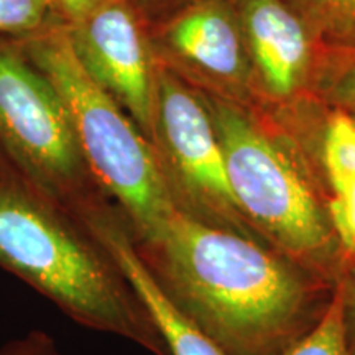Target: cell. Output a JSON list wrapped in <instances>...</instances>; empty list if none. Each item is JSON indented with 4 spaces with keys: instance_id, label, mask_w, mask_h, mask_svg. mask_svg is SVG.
<instances>
[{
    "instance_id": "cell-17",
    "label": "cell",
    "mask_w": 355,
    "mask_h": 355,
    "mask_svg": "<svg viewBox=\"0 0 355 355\" xmlns=\"http://www.w3.org/2000/svg\"><path fill=\"white\" fill-rule=\"evenodd\" d=\"M0 355H60L55 343L46 332L32 331L21 339L8 343Z\"/></svg>"
},
{
    "instance_id": "cell-4",
    "label": "cell",
    "mask_w": 355,
    "mask_h": 355,
    "mask_svg": "<svg viewBox=\"0 0 355 355\" xmlns=\"http://www.w3.org/2000/svg\"><path fill=\"white\" fill-rule=\"evenodd\" d=\"M235 201L260 241L334 286L344 248L313 186L259 123L219 96H202Z\"/></svg>"
},
{
    "instance_id": "cell-10",
    "label": "cell",
    "mask_w": 355,
    "mask_h": 355,
    "mask_svg": "<svg viewBox=\"0 0 355 355\" xmlns=\"http://www.w3.org/2000/svg\"><path fill=\"white\" fill-rule=\"evenodd\" d=\"M242 33L266 89L277 97L293 94L309 63L303 20L282 0H242Z\"/></svg>"
},
{
    "instance_id": "cell-14",
    "label": "cell",
    "mask_w": 355,
    "mask_h": 355,
    "mask_svg": "<svg viewBox=\"0 0 355 355\" xmlns=\"http://www.w3.org/2000/svg\"><path fill=\"white\" fill-rule=\"evenodd\" d=\"M332 198L327 212L344 254H355V175L329 181Z\"/></svg>"
},
{
    "instance_id": "cell-5",
    "label": "cell",
    "mask_w": 355,
    "mask_h": 355,
    "mask_svg": "<svg viewBox=\"0 0 355 355\" xmlns=\"http://www.w3.org/2000/svg\"><path fill=\"white\" fill-rule=\"evenodd\" d=\"M0 152L79 220L112 206L89 171L63 99L19 42H0Z\"/></svg>"
},
{
    "instance_id": "cell-8",
    "label": "cell",
    "mask_w": 355,
    "mask_h": 355,
    "mask_svg": "<svg viewBox=\"0 0 355 355\" xmlns=\"http://www.w3.org/2000/svg\"><path fill=\"white\" fill-rule=\"evenodd\" d=\"M168 53L217 83H237L245 73L243 33L224 0H194L168 21Z\"/></svg>"
},
{
    "instance_id": "cell-9",
    "label": "cell",
    "mask_w": 355,
    "mask_h": 355,
    "mask_svg": "<svg viewBox=\"0 0 355 355\" xmlns=\"http://www.w3.org/2000/svg\"><path fill=\"white\" fill-rule=\"evenodd\" d=\"M86 225L112 252L114 259L121 265L123 275L132 283L133 290L158 327L170 355H227L196 324L191 322L157 285L137 254L127 222L117 207L110 206L87 220Z\"/></svg>"
},
{
    "instance_id": "cell-1",
    "label": "cell",
    "mask_w": 355,
    "mask_h": 355,
    "mask_svg": "<svg viewBox=\"0 0 355 355\" xmlns=\"http://www.w3.org/2000/svg\"><path fill=\"white\" fill-rule=\"evenodd\" d=\"M133 245L168 300L227 355H282L319 321L336 286L180 209Z\"/></svg>"
},
{
    "instance_id": "cell-19",
    "label": "cell",
    "mask_w": 355,
    "mask_h": 355,
    "mask_svg": "<svg viewBox=\"0 0 355 355\" xmlns=\"http://www.w3.org/2000/svg\"><path fill=\"white\" fill-rule=\"evenodd\" d=\"M336 99L355 107V63L339 78L334 87Z\"/></svg>"
},
{
    "instance_id": "cell-11",
    "label": "cell",
    "mask_w": 355,
    "mask_h": 355,
    "mask_svg": "<svg viewBox=\"0 0 355 355\" xmlns=\"http://www.w3.org/2000/svg\"><path fill=\"white\" fill-rule=\"evenodd\" d=\"M282 355H349L343 298L337 285L319 321Z\"/></svg>"
},
{
    "instance_id": "cell-15",
    "label": "cell",
    "mask_w": 355,
    "mask_h": 355,
    "mask_svg": "<svg viewBox=\"0 0 355 355\" xmlns=\"http://www.w3.org/2000/svg\"><path fill=\"white\" fill-rule=\"evenodd\" d=\"M50 0H0V33L26 35L50 25Z\"/></svg>"
},
{
    "instance_id": "cell-12",
    "label": "cell",
    "mask_w": 355,
    "mask_h": 355,
    "mask_svg": "<svg viewBox=\"0 0 355 355\" xmlns=\"http://www.w3.org/2000/svg\"><path fill=\"white\" fill-rule=\"evenodd\" d=\"M319 32L355 43V0H295Z\"/></svg>"
},
{
    "instance_id": "cell-6",
    "label": "cell",
    "mask_w": 355,
    "mask_h": 355,
    "mask_svg": "<svg viewBox=\"0 0 355 355\" xmlns=\"http://www.w3.org/2000/svg\"><path fill=\"white\" fill-rule=\"evenodd\" d=\"M152 146L178 209L202 224L260 241L230 189L224 155L202 96L166 68L158 71Z\"/></svg>"
},
{
    "instance_id": "cell-2",
    "label": "cell",
    "mask_w": 355,
    "mask_h": 355,
    "mask_svg": "<svg viewBox=\"0 0 355 355\" xmlns=\"http://www.w3.org/2000/svg\"><path fill=\"white\" fill-rule=\"evenodd\" d=\"M0 266L89 329L170 355L112 252L0 152Z\"/></svg>"
},
{
    "instance_id": "cell-7",
    "label": "cell",
    "mask_w": 355,
    "mask_h": 355,
    "mask_svg": "<svg viewBox=\"0 0 355 355\" xmlns=\"http://www.w3.org/2000/svg\"><path fill=\"white\" fill-rule=\"evenodd\" d=\"M79 64L125 110L152 144L157 123L158 71L128 0H102L73 21H63Z\"/></svg>"
},
{
    "instance_id": "cell-18",
    "label": "cell",
    "mask_w": 355,
    "mask_h": 355,
    "mask_svg": "<svg viewBox=\"0 0 355 355\" xmlns=\"http://www.w3.org/2000/svg\"><path fill=\"white\" fill-rule=\"evenodd\" d=\"M53 10L60 12L63 21H73L99 6L102 0H50Z\"/></svg>"
},
{
    "instance_id": "cell-3",
    "label": "cell",
    "mask_w": 355,
    "mask_h": 355,
    "mask_svg": "<svg viewBox=\"0 0 355 355\" xmlns=\"http://www.w3.org/2000/svg\"><path fill=\"white\" fill-rule=\"evenodd\" d=\"M19 44L63 99L89 171L117 202L132 241L152 237L178 211L152 144L83 69L63 21L26 35Z\"/></svg>"
},
{
    "instance_id": "cell-16",
    "label": "cell",
    "mask_w": 355,
    "mask_h": 355,
    "mask_svg": "<svg viewBox=\"0 0 355 355\" xmlns=\"http://www.w3.org/2000/svg\"><path fill=\"white\" fill-rule=\"evenodd\" d=\"M340 298H343L345 337L349 355H355V254L345 255L343 270L337 279Z\"/></svg>"
},
{
    "instance_id": "cell-13",
    "label": "cell",
    "mask_w": 355,
    "mask_h": 355,
    "mask_svg": "<svg viewBox=\"0 0 355 355\" xmlns=\"http://www.w3.org/2000/svg\"><path fill=\"white\" fill-rule=\"evenodd\" d=\"M322 165L329 181L355 175V122L349 117L339 115L327 127Z\"/></svg>"
}]
</instances>
